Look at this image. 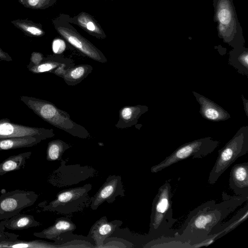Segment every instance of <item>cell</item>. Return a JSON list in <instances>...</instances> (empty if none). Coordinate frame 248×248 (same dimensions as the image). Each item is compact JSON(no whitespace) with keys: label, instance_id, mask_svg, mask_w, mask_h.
<instances>
[{"label":"cell","instance_id":"1","mask_svg":"<svg viewBox=\"0 0 248 248\" xmlns=\"http://www.w3.org/2000/svg\"><path fill=\"white\" fill-rule=\"evenodd\" d=\"M222 201H207L190 211L175 236L190 248L207 246L215 240L211 237L214 229L231 212L248 201V196H230L223 192Z\"/></svg>","mask_w":248,"mask_h":248},{"label":"cell","instance_id":"2","mask_svg":"<svg viewBox=\"0 0 248 248\" xmlns=\"http://www.w3.org/2000/svg\"><path fill=\"white\" fill-rule=\"evenodd\" d=\"M171 180H167L159 188L152 205L149 233V242L164 237H174L177 231L172 227L177 219L172 216Z\"/></svg>","mask_w":248,"mask_h":248},{"label":"cell","instance_id":"3","mask_svg":"<svg viewBox=\"0 0 248 248\" xmlns=\"http://www.w3.org/2000/svg\"><path fill=\"white\" fill-rule=\"evenodd\" d=\"M20 100L45 121L72 136L81 139L90 137L88 130L76 123L66 111L59 108L52 103L36 97L22 95Z\"/></svg>","mask_w":248,"mask_h":248},{"label":"cell","instance_id":"4","mask_svg":"<svg viewBox=\"0 0 248 248\" xmlns=\"http://www.w3.org/2000/svg\"><path fill=\"white\" fill-rule=\"evenodd\" d=\"M213 6L219 38L233 48L243 46L245 41L232 0H213Z\"/></svg>","mask_w":248,"mask_h":248},{"label":"cell","instance_id":"5","mask_svg":"<svg viewBox=\"0 0 248 248\" xmlns=\"http://www.w3.org/2000/svg\"><path fill=\"white\" fill-rule=\"evenodd\" d=\"M248 152V126H243L233 137L218 151V156L208 179L215 184L223 172L239 157Z\"/></svg>","mask_w":248,"mask_h":248},{"label":"cell","instance_id":"6","mask_svg":"<svg viewBox=\"0 0 248 248\" xmlns=\"http://www.w3.org/2000/svg\"><path fill=\"white\" fill-rule=\"evenodd\" d=\"M220 142L210 137H205L186 143L174 150L163 161L153 166L152 173H157L172 165L190 157L202 159L212 153Z\"/></svg>","mask_w":248,"mask_h":248},{"label":"cell","instance_id":"7","mask_svg":"<svg viewBox=\"0 0 248 248\" xmlns=\"http://www.w3.org/2000/svg\"><path fill=\"white\" fill-rule=\"evenodd\" d=\"M68 16V15L61 14L52 19V24L57 32L84 56L99 62H107V59L103 52L82 36L69 22Z\"/></svg>","mask_w":248,"mask_h":248},{"label":"cell","instance_id":"8","mask_svg":"<svg viewBox=\"0 0 248 248\" xmlns=\"http://www.w3.org/2000/svg\"><path fill=\"white\" fill-rule=\"evenodd\" d=\"M92 186L71 188L59 192L55 199L42 207L43 211L68 215L82 210L90 202L89 192Z\"/></svg>","mask_w":248,"mask_h":248},{"label":"cell","instance_id":"9","mask_svg":"<svg viewBox=\"0 0 248 248\" xmlns=\"http://www.w3.org/2000/svg\"><path fill=\"white\" fill-rule=\"evenodd\" d=\"M61 160L59 168L53 170L47 179L48 182L55 186L77 184L95 174V170L90 166H81L79 164L66 165V160Z\"/></svg>","mask_w":248,"mask_h":248},{"label":"cell","instance_id":"10","mask_svg":"<svg viewBox=\"0 0 248 248\" xmlns=\"http://www.w3.org/2000/svg\"><path fill=\"white\" fill-rule=\"evenodd\" d=\"M39 195L32 191L15 189L0 195V220L9 219L32 206Z\"/></svg>","mask_w":248,"mask_h":248},{"label":"cell","instance_id":"11","mask_svg":"<svg viewBox=\"0 0 248 248\" xmlns=\"http://www.w3.org/2000/svg\"><path fill=\"white\" fill-rule=\"evenodd\" d=\"M54 136L53 129L17 124L11 122L8 118L0 119V139L32 136L44 140Z\"/></svg>","mask_w":248,"mask_h":248},{"label":"cell","instance_id":"12","mask_svg":"<svg viewBox=\"0 0 248 248\" xmlns=\"http://www.w3.org/2000/svg\"><path fill=\"white\" fill-rule=\"evenodd\" d=\"M118 196H125L122 178L119 175H110L96 193L90 199V207L93 210H96L104 202L112 203Z\"/></svg>","mask_w":248,"mask_h":248},{"label":"cell","instance_id":"13","mask_svg":"<svg viewBox=\"0 0 248 248\" xmlns=\"http://www.w3.org/2000/svg\"><path fill=\"white\" fill-rule=\"evenodd\" d=\"M76 225L69 218L62 217L56 219L54 223L40 232L33 233V235L54 241L69 237L76 229Z\"/></svg>","mask_w":248,"mask_h":248},{"label":"cell","instance_id":"14","mask_svg":"<svg viewBox=\"0 0 248 248\" xmlns=\"http://www.w3.org/2000/svg\"><path fill=\"white\" fill-rule=\"evenodd\" d=\"M122 224L121 220L108 221L106 217H102L92 225L87 237L93 240L95 248H102L105 240L110 237Z\"/></svg>","mask_w":248,"mask_h":248},{"label":"cell","instance_id":"15","mask_svg":"<svg viewBox=\"0 0 248 248\" xmlns=\"http://www.w3.org/2000/svg\"><path fill=\"white\" fill-rule=\"evenodd\" d=\"M192 93L200 105L199 112L205 119L213 122L227 120L231 118L230 114L214 101L196 92Z\"/></svg>","mask_w":248,"mask_h":248},{"label":"cell","instance_id":"16","mask_svg":"<svg viewBox=\"0 0 248 248\" xmlns=\"http://www.w3.org/2000/svg\"><path fill=\"white\" fill-rule=\"evenodd\" d=\"M229 186L236 195L248 196V162L236 164L232 167Z\"/></svg>","mask_w":248,"mask_h":248},{"label":"cell","instance_id":"17","mask_svg":"<svg viewBox=\"0 0 248 248\" xmlns=\"http://www.w3.org/2000/svg\"><path fill=\"white\" fill-rule=\"evenodd\" d=\"M68 20L71 24L79 26L97 39H104L107 37L104 30L96 19L85 12H81L73 17L69 15Z\"/></svg>","mask_w":248,"mask_h":248},{"label":"cell","instance_id":"18","mask_svg":"<svg viewBox=\"0 0 248 248\" xmlns=\"http://www.w3.org/2000/svg\"><path fill=\"white\" fill-rule=\"evenodd\" d=\"M145 105L126 106L119 111V120L115 124L118 128L124 129L136 125L140 117L148 110Z\"/></svg>","mask_w":248,"mask_h":248},{"label":"cell","instance_id":"19","mask_svg":"<svg viewBox=\"0 0 248 248\" xmlns=\"http://www.w3.org/2000/svg\"><path fill=\"white\" fill-rule=\"evenodd\" d=\"M248 217V203L240 210L229 221L221 223L211 233V238L215 240L230 232L244 222Z\"/></svg>","mask_w":248,"mask_h":248},{"label":"cell","instance_id":"20","mask_svg":"<svg viewBox=\"0 0 248 248\" xmlns=\"http://www.w3.org/2000/svg\"><path fill=\"white\" fill-rule=\"evenodd\" d=\"M65 248L64 243L61 244L54 241L47 242L41 240H21L17 239L0 242V248Z\"/></svg>","mask_w":248,"mask_h":248},{"label":"cell","instance_id":"21","mask_svg":"<svg viewBox=\"0 0 248 248\" xmlns=\"http://www.w3.org/2000/svg\"><path fill=\"white\" fill-rule=\"evenodd\" d=\"M40 225L33 216L28 214H18L0 222V226L12 230H23Z\"/></svg>","mask_w":248,"mask_h":248},{"label":"cell","instance_id":"22","mask_svg":"<svg viewBox=\"0 0 248 248\" xmlns=\"http://www.w3.org/2000/svg\"><path fill=\"white\" fill-rule=\"evenodd\" d=\"M228 62L237 72L248 76V49L244 46L233 48L229 52Z\"/></svg>","mask_w":248,"mask_h":248},{"label":"cell","instance_id":"23","mask_svg":"<svg viewBox=\"0 0 248 248\" xmlns=\"http://www.w3.org/2000/svg\"><path fill=\"white\" fill-rule=\"evenodd\" d=\"M69 58L59 55H50L44 57L42 62L37 65H28L29 70L34 74L51 73L63 63L72 62Z\"/></svg>","mask_w":248,"mask_h":248},{"label":"cell","instance_id":"24","mask_svg":"<svg viewBox=\"0 0 248 248\" xmlns=\"http://www.w3.org/2000/svg\"><path fill=\"white\" fill-rule=\"evenodd\" d=\"M31 155L32 152L29 151L11 155L5 159L0 163V176L23 169Z\"/></svg>","mask_w":248,"mask_h":248},{"label":"cell","instance_id":"25","mask_svg":"<svg viewBox=\"0 0 248 248\" xmlns=\"http://www.w3.org/2000/svg\"><path fill=\"white\" fill-rule=\"evenodd\" d=\"M93 67L88 64H80L69 68L62 78L69 86H75L80 83L92 71Z\"/></svg>","mask_w":248,"mask_h":248},{"label":"cell","instance_id":"26","mask_svg":"<svg viewBox=\"0 0 248 248\" xmlns=\"http://www.w3.org/2000/svg\"><path fill=\"white\" fill-rule=\"evenodd\" d=\"M42 140L41 138L32 136L0 139V151L32 147Z\"/></svg>","mask_w":248,"mask_h":248},{"label":"cell","instance_id":"27","mask_svg":"<svg viewBox=\"0 0 248 248\" xmlns=\"http://www.w3.org/2000/svg\"><path fill=\"white\" fill-rule=\"evenodd\" d=\"M12 23L26 35L39 37L44 35L45 32L40 23H37L28 19H18L12 21Z\"/></svg>","mask_w":248,"mask_h":248},{"label":"cell","instance_id":"28","mask_svg":"<svg viewBox=\"0 0 248 248\" xmlns=\"http://www.w3.org/2000/svg\"><path fill=\"white\" fill-rule=\"evenodd\" d=\"M70 147L69 144L61 140L50 141L47 146L46 160L49 161L61 160L64 152Z\"/></svg>","mask_w":248,"mask_h":248},{"label":"cell","instance_id":"29","mask_svg":"<svg viewBox=\"0 0 248 248\" xmlns=\"http://www.w3.org/2000/svg\"><path fill=\"white\" fill-rule=\"evenodd\" d=\"M24 7L31 9H46L53 6L57 0H18Z\"/></svg>","mask_w":248,"mask_h":248},{"label":"cell","instance_id":"30","mask_svg":"<svg viewBox=\"0 0 248 248\" xmlns=\"http://www.w3.org/2000/svg\"><path fill=\"white\" fill-rule=\"evenodd\" d=\"M109 240L108 238L105 240H108L104 242L102 248H132L133 244L127 240L120 238L114 237Z\"/></svg>","mask_w":248,"mask_h":248},{"label":"cell","instance_id":"31","mask_svg":"<svg viewBox=\"0 0 248 248\" xmlns=\"http://www.w3.org/2000/svg\"><path fill=\"white\" fill-rule=\"evenodd\" d=\"M65 48L66 44L63 39L57 38L53 40L52 43V49L55 54H61Z\"/></svg>","mask_w":248,"mask_h":248},{"label":"cell","instance_id":"32","mask_svg":"<svg viewBox=\"0 0 248 248\" xmlns=\"http://www.w3.org/2000/svg\"><path fill=\"white\" fill-rule=\"evenodd\" d=\"M73 62L62 63L57 68L54 69L51 73L62 78L66 70L70 67L74 66Z\"/></svg>","mask_w":248,"mask_h":248},{"label":"cell","instance_id":"33","mask_svg":"<svg viewBox=\"0 0 248 248\" xmlns=\"http://www.w3.org/2000/svg\"><path fill=\"white\" fill-rule=\"evenodd\" d=\"M44 58V55L41 53L38 52H33L31 54L30 62L29 65H38L42 62Z\"/></svg>","mask_w":248,"mask_h":248},{"label":"cell","instance_id":"34","mask_svg":"<svg viewBox=\"0 0 248 248\" xmlns=\"http://www.w3.org/2000/svg\"><path fill=\"white\" fill-rule=\"evenodd\" d=\"M4 228L0 226V242L5 240H9L17 239L19 235L9 232L4 231Z\"/></svg>","mask_w":248,"mask_h":248},{"label":"cell","instance_id":"35","mask_svg":"<svg viewBox=\"0 0 248 248\" xmlns=\"http://www.w3.org/2000/svg\"><path fill=\"white\" fill-rule=\"evenodd\" d=\"M0 60L6 62H10L12 61V58L8 53L4 51L0 48Z\"/></svg>","mask_w":248,"mask_h":248},{"label":"cell","instance_id":"36","mask_svg":"<svg viewBox=\"0 0 248 248\" xmlns=\"http://www.w3.org/2000/svg\"><path fill=\"white\" fill-rule=\"evenodd\" d=\"M241 98L243 102L244 108L247 116H248V100L246 99L243 94L241 95Z\"/></svg>","mask_w":248,"mask_h":248}]
</instances>
